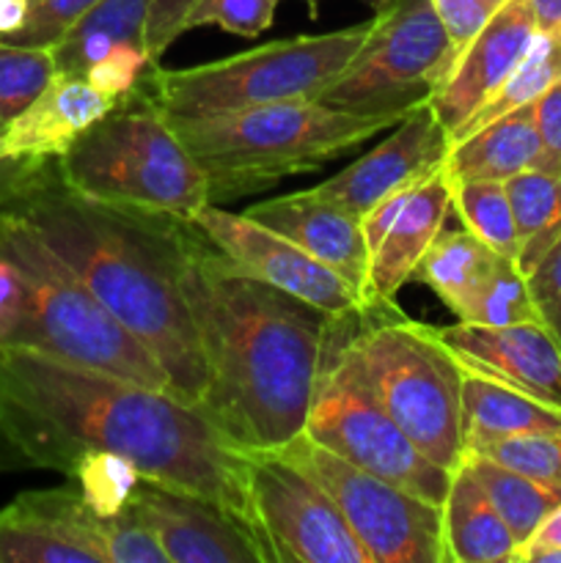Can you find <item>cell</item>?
I'll use <instances>...</instances> for the list:
<instances>
[{
    "label": "cell",
    "mask_w": 561,
    "mask_h": 563,
    "mask_svg": "<svg viewBox=\"0 0 561 563\" xmlns=\"http://www.w3.org/2000/svg\"><path fill=\"white\" fill-rule=\"evenodd\" d=\"M248 498L264 563H372L333 498L278 451L251 454Z\"/></svg>",
    "instance_id": "12"
},
{
    "label": "cell",
    "mask_w": 561,
    "mask_h": 563,
    "mask_svg": "<svg viewBox=\"0 0 561 563\" xmlns=\"http://www.w3.org/2000/svg\"><path fill=\"white\" fill-rule=\"evenodd\" d=\"M0 434L25 465L64 476L91 451L127 456L141 482L212 500L253 533L251 454L174 394L25 346H0Z\"/></svg>",
    "instance_id": "1"
},
{
    "label": "cell",
    "mask_w": 561,
    "mask_h": 563,
    "mask_svg": "<svg viewBox=\"0 0 561 563\" xmlns=\"http://www.w3.org/2000/svg\"><path fill=\"white\" fill-rule=\"evenodd\" d=\"M534 124L542 143L537 170L561 174V80L534 102Z\"/></svg>",
    "instance_id": "42"
},
{
    "label": "cell",
    "mask_w": 561,
    "mask_h": 563,
    "mask_svg": "<svg viewBox=\"0 0 561 563\" xmlns=\"http://www.w3.org/2000/svg\"><path fill=\"white\" fill-rule=\"evenodd\" d=\"M561 412L462 368V454L522 432H556Z\"/></svg>",
    "instance_id": "24"
},
{
    "label": "cell",
    "mask_w": 561,
    "mask_h": 563,
    "mask_svg": "<svg viewBox=\"0 0 561 563\" xmlns=\"http://www.w3.org/2000/svg\"><path fill=\"white\" fill-rule=\"evenodd\" d=\"M58 75L55 53L47 44H16L0 38V119L9 124L50 80Z\"/></svg>",
    "instance_id": "31"
},
{
    "label": "cell",
    "mask_w": 561,
    "mask_h": 563,
    "mask_svg": "<svg viewBox=\"0 0 561 563\" xmlns=\"http://www.w3.org/2000/svg\"><path fill=\"white\" fill-rule=\"evenodd\" d=\"M99 544L108 563H170L152 528L130 506L99 520Z\"/></svg>",
    "instance_id": "35"
},
{
    "label": "cell",
    "mask_w": 561,
    "mask_h": 563,
    "mask_svg": "<svg viewBox=\"0 0 561 563\" xmlns=\"http://www.w3.org/2000/svg\"><path fill=\"white\" fill-rule=\"evenodd\" d=\"M306 3H308V9H311V16H317V3H319V0H306ZM363 3H366L372 11H383V9H388V5L394 3V0H363Z\"/></svg>",
    "instance_id": "50"
},
{
    "label": "cell",
    "mask_w": 561,
    "mask_h": 563,
    "mask_svg": "<svg viewBox=\"0 0 561 563\" xmlns=\"http://www.w3.org/2000/svg\"><path fill=\"white\" fill-rule=\"evenodd\" d=\"M179 280L207 368L198 410L245 454L284 449L306 429L339 317L248 275L193 223Z\"/></svg>",
    "instance_id": "2"
},
{
    "label": "cell",
    "mask_w": 561,
    "mask_h": 563,
    "mask_svg": "<svg viewBox=\"0 0 561 563\" xmlns=\"http://www.w3.org/2000/svg\"><path fill=\"white\" fill-rule=\"evenodd\" d=\"M0 256L16 264L25 286L20 319L0 346H25L174 394L157 361L121 328L14 203L0 209Z\"/></svg>",
    "instance_id": "5"
},
{
    "label": "cell",
    "mask_w": 561,
    "mask_h": 563,
    "mask_svg": "<svg viewBox=\"0 0 561 563\" xmlns=\"http://www.w3.org/2000/svg\"><path fill=\"white\" fill-rule=\"evenodd\" d=\"M451 212L454 207H451L449 179L438 168L410 192L391 229L380 240L377 251L369 256L363 295L372 306H388L410 284L424 253L432 247L435 236L446 229Z\"/></svg>",
    "instance_id": "21"
},
{
    "label": "cell",
    "mask_w": 561,
    "mask_h": 563,
    "mask_svg": "<svg viewBox=\"0 0 561 563\" xmlns=\"http://www.w3.org/2000/svg\"><path fill=\"white\" fill-rule=\"evenodd\" d=\"M561 80V22L556 25L539 27L537 36H534L531 47H528L526 58L515 66L509 77H506L504 86L490 97V102H484L454 135L449 137L451 143L462 141L465 135L476 132L479 126L493 124L501 115L512 113L517 108H526L534 104L544 91L556 86Z\"/></svg>",
    "instance_id": "28"
},
{
    "label": "cell",
    "mask_w": 561,
    "mask_h": 563,
    "mask_svg": "<svg viewBox=\"0 0 561 563\" xmlns=\"http://www.w3.org/2000/svg\"><path fill=\"white\" fill-rule=\"evenodd\" d=\"M509 0H432L440 22L451 38V47L460 55L471 38L498 14Z\"/></svg>",
    "instance_id": "39"
},
{
    "label": "cell",
    "mask_w": 561,
    "mask_h": 563,
    "mask_svg": "<svg viewBox=\"0 0 561 563\" xmlns=\"http://www.w3.org/2000/svg\"><path fill=\"white\" fill-rule=\"evenodd\" d=\"M14 465H25V462L20 460V454H16V451L6 443L3 434H0V471H3V467H14Z\"/></svg>",
    "instance_id": "49"
},
{
    "label": "cell",
    "mask_w": 561,
    "mask_h": 563,
    "mask_svg": "<svg viewBox=\"0 0 561 563\" xmlns=\"http://www.w3.org/2000/svg\"><path fill=\"white\" fill-rule=\"evenodd\" d=\"M170 124L201 165L209 201L220 203L267 190L289 176L311 174L366 146L396 121L330 108L319 99H297L170 119Z\"/></svg>",
    "instance_id": "4"
},
{
    "label": "cell",
    "mask_w": 561,
    "mask_h": 563,
    "mask_svg": "<svg viewBox=\"0 0 561 563\" xmlns=\"http://www.w3.org/2000/svg\"><path fill=\"white\" fill-rule=\"evenodd\" d=\"M302 434L361 471L385 478L429 504L440 506L449 493L451 471L435 465L374 401L336 346V330Z\"/></svg>",
    "instance_id": "10"
},
{
    "label": "cell",
    "mask_w": 561,
    "mask_h": 563,
    "mask_svg": "<svg viewBox=\"0 0 561 563\" xmlns=\"http://www.w3.org/2000/svg\"><path fill=\"white\" fill-rule=\"evenodd\" d=\"M446 152H449V135L435 115L432 104H418L396 121L394 132L380 146L311 190L363 218L385 196L427 179L443 165Z\"/></svg>",
    "instance_id": "15"
},
{
    "label": "cell",
    "mask_w": 561,
    "mask_h": 563,
    "mask_svg": "<svg viewBox=\"0 0 561 563\" xmlns=\"http://www.w3.org/2000/svg\"><path fill=\"white\" fill-rule=\"evenodd\" d=\"M154 66V60L148 58L146 49L141 44H113L110 53L105 58H99L97 64L88 66L86 77L94 88H99L108 97H121L130 88L138 86L143 75Z\"/></svg>",
    "instance_id": "38"
},
{
    "label": "cell",
    "mask_w": 561,
    "mask_h": 563,
    "mask_svg": "<svg viewBox=\"0 0 561 563\" xmlns=\"http://www.w3.org/2000/svg\"><path fill=\"white\" fill-rule=\"evenodd\" d=\"M468 454L487 456V460L522 473V476L534 478L542 487L561 495V429L512 434V438L493 440V443L482 445L479 451H468Z\"/></svg>",
    "instance_id": "34"
},
{
    "label": "cell",
    "mask_w": 561,
    "mask_h": 563,
    "mask_svg": "<svg viewBox=\"0 0 561 563\" xmlns=\"http://www.w3.org/2000/svg\"><path fill=\"white\" fill-rule=\"evenodd\" d=\"M336 346L380 407L435 462L454 473L462 462V368L429 324L413 322L394 302L358 313Z\"/></svg>",
    "instance_id": "7"
},
{
    "label": "cell",
    "mask_w": 561,
    "mask_h": 563,
    "mask_svg": "<svg viewBox=\"0 0 561 563\" xmlns=\"http://www.w3.org/2000/svg\"><path fill=\"white\" fill-rule=\"evenodd\" d=\"M119 97H108L86 77L58 75L50 86L3 126L0 159L58 163L102 115L110 113Z\"/></svg>",
    "instance_id": "19"
},
{
    "label": "cell",
    "mask_w": 561,
    "mask_h": 563,
    "mask_svg": "<svg viewBox=\"0 0 561 563\" xmlns=\"http://www.w3.org/2000/svg\"><path fill=\"white\" fill-rule=\"evenodd\" d=\"M99 520L77 487L16 495L0 509V563H108Z\"/></svg>",
    "instance_id": "17"
},
{
    "label": "cell",
    "mask_w": 561,
    "mask_h": 563,
    "mask_svg": "<svg viewBox=\"0 0 561 563\" xmlns=\"http://www.w3.org/2000/svg\"><path fill=\"white\" fill-rule=\"evenodd\" d=\"M454 60L432 0H394L388 9L374 11L355 58L324 88L319 102L399 121L418 104L432 102Z\"/></svg>",
    "instance_id": "9"
},
{
    "label": "cell",
    "mask_w": 561,
    "mask_h": 563,
    "mask_svg": "<svg viewBox=\"0 0 561 563\" xmlns=\"http://www.w3.org/2000/svg\"><path fill=\"white\" fill-rule=\"evenodd\" d=\"M190 223L248 275L330 317H355L372 308L361 289L341 278L336 269L314 258L278 231L248 218L245 212H226L218 203L209 201L193 214Z\"/></svg>",
    "instance_id": "13"
},
{
    "label": "cell",
    "mask_w": 561,
    "mask_h": 563,
    "mask_svg": "<svg viewBox=\"0 0 561 563\" xmlns=\"http://www.w3.org/2000/svg\"><path fill=\"white\" fill-rule=\"evenodd\" d=\"M451 207L460 214L462 229L476 234L484 245L517 262L520 236L504 181H449Z\"/></svg>",
    "instance_id": "30"
},
{
    "label": "cell",
    "mask_w": 561,
    "mask_h": 563,
    "mask_svg": "<svg viewBox=\"0 0 561 563\" xmlns=\"http://www.w3.org/2000/svg\"><path fill=\"white\" fill-rule=\"evenodd\" d=\"M148 5L152 0H99L58 44H53L58 71L82 77L88 66L110 53L113 44L143 47Z\"/></svg>",
    "instance_id": "26"
},
{
    "label": "cell",
    "mask_w": 561,
    "mask_h": 563,
    "mask_svg": "<svg viewBox=\"0 0 561 563\" xmlns=\"http://www.w3.org/2000/svg\"><path fill=\"white\" fill-rule=\"evenodd\" d=\"M339 506L372 563H446L443 509L297 434L278 449Z\"/></svg>",
    "instance_id": "11"
},
{
    "label": "cell",
    "mask_w": 561,
    "mask_h": 563,
    "mask_svg": "<svg viewBox=\"0 0 561 563\" xmlns=\"http://www.w3.org/2000/svg\"><path fill=\"white\" fill-rule=\"evenodd\" d=\"M3 119H0V135H3ZM58 176L55 163H31V159H0V209L16 203L33 192L36 187L47 185Z\"/></svg>",
    "instance_id": "43"
},
{
    "label": "cell",
    "mask_w": 561,
    "mask_h": 563,
    "mask_svg": "<svg viewBox=\"0 0 561 563\" xmlns=\"http://www.w3.org/2000/svg\"><path fill=\"white\" fill-rule=\"evenodd\" d=\"M280 0H201L187 20L190 27L215 25L242 38H256L273 25Z\"/></svg>",
    "instance_id": "36"
},
{
    "label": "cell",
    "mask_w": 561,
    "mask_h": 563,
    "mask_svg": "<svg viewBox=\"0 0 561 563\" xmlns=\"http://www.w3.org/2000/svg\"><path fill=\"white\" fill-rule=\"evenodd\" d=\"M534 548H561V504L556 506L542 522H539L537 531L528 537V542H522L520 548H517V553H520V550H534Z\"/></svg>",
    "instance_id": "45"
},
{
    "label": "cell",
    "mask_w": 561,
    "mask_h": 563,
    "mask_svg": "<svg viewBox=\"0 0 561 563\" xmlns=\"http://www.w3.org/2000/svg\"><path fill=\"white\" fill-rule=\"evenodd\" d=\"M504 187L520 236L517 264L528 275L561 242V174L528 168Z\"/></svg>",
    "instance_id": "27"
},
{
    "label": "cell",
    "mask_w": 561,
    "mask_h": 563,
    "mask_svg": "<svg viewBox=\"0 0 561 563\" xmlns=\"http://www.w3.org/2000/svg\"><path fill=\"white\" fill-rule=\"evenodd\" d=\"M58 181L80 196L141 212L190 220L209 203V185L146 80L121 93L55 163Z\"/></svg>",
    "instance_id": "6"
},
{
    "label": "cell",
    "mask_w": 561,
    "mask_h": 563,
    "mask_svg": "<svg viewBox=\"0 0 561 563\" xmlns=\"http://www.w3.org/2000/svg\"><path fill=\"white\" fill-rule=\"evenodd\" d=\"M14 207L157 361L176 399L201 407L207 368L179 280L190 220L97 201L58 176Z\"/></svg>",
    "instance_id": "3"
},
{
    "label": "cell",
    "mask_w": 561,
    "mask_h": 563,
    "mask_svg": "<svg viewBox=\"0 0 561 563\" xmlns=\"http://www.w3.org/2000/svg\"><path fill=\"white\" fill-rule=\"evenodd\" d=\"M515 563H561V548H534L520 550Z\"/></svg>",
    "instance_id": "47"
},
{
    "label": "cell",
    "mask_w": 561,
    "mask_h": 563,
    "mask_svg": "<svg viewBox=\"0 0 561 563\" xmlns=\"http://www.w3.org/2000/svg\"><path fill=\"white\" fill-rule=\"evenodd\" d=\"M248 218L278 231L322 264L350 280L355 289L366 286L369 247L363 240L361 218L314 190L286 192L245 209ZM366 297V295H363ZM369 302V300H366Z\"/></svg>",
    "instance_id": "20"
},
{
    "label": "cell",
    "mask_w": 561,
    "mask_h": 563,
    "mask_svg": "<svg viewBox=\"0 0 561 563\" xmlns=\"http://www.w3.org/2000/svg\"><path fill=\"white\" fill-rule=\"evenodd\" d=\"M460 465L468 467L471 476L482 484L490 504L495 506L501 520L506 522V528L515 537L517 548L522 542H528V537L537 531L539 522L561 504L559 493H553V489L542 487L534 478L509 471V467L498 465V462L487 460L482 454H462Z\"/></svg>",
    "instance_id": "29"
},
{
    "label": "cell",
    "mask_w": 561,
    "mask_h": 563,
    "mask_svg": "<svg viewBox=\"0 0 561 563\" xmlns=\"http://www.w3.org/2000/svg\"><path fill=\"white\" fill-rule=\"evenodd\" d=\"M22 300H25V286H22L20 269L14 262L0 256V344H6L20 319Z\"/></svg>",
    "instance_id": "44"
},
{
    "label": "cell",
    "mask_w": 561,
    "mask_h": 563,
    "mask_svg": "<svg viewBox=\"0 0 561 563\" xmlns=\"http://www.w3.org/2000/svg\"><path fill=\"white\" fill-rule=\"evenodd\" d=\"M498 258L501 253L468 229H443L424 253L413 280L429 286L457 322H468Z\"/></svg>",
    "instance_id": "25"
},
{
    "label": "cell",
    "mask_w": 561,
    "mask_h": 563,
    "mask_svg": "<svg viewBox=\"0 0 561 563\" xmlns=\"http://www.w3.org/2000/svg\"><path fill=\"white\" fill-rule=\"evenodd\" d=\"M440 509H443L446 563L515 561V537L468 467L460 465L451 473L449 493Z\"/></svg>",
    "instance_id": "23"
},
{
    "label": "cell",
    "mask_w": 561,
    "mask_h": 563,
    "mask_svg": "<svg viewBox=\"0 0 561 563\" xmlns=\"http://www.w3.org/2000/svg\"><path fill=\"white\" fill-rule=\"evenodd\" d=\"M542 143L534 124V104L479 126L446 152L443 176L449 181H506L520 170L537 168Z\"/></svg>",
    "instance_id": "22"
},
{
    "label": "cell",
    "mask_w": 561,
    "mask_h": 563,
    "mask_svg": "<svg viewBox=\"0 0 561 563\" xmlns=\"http://www.w3.org/2000/svg\"><path fill=\"white\" fill-rule=\"evenodd\" d=\"M31 0H0V38H9L25 25Z\"/></svg>",
    "instance_id": "46"
},
{
    "label": "cell",
    "mask_w": 561,
    "mask_h": 563,
    "mask_svg": "<svg viewBox=\"0 0 561 563\" xmlns=\"http://www.w3.org/2000/svg\"><path fill=\"white\" fill-rule=\"evenodd\" d=\"M69 478L99 517L121 515L141 484L138 467L127 456L108 454V451H91L80 456Z\"/></svg>",
    "instance_id": "32"
},
{
    "label": "cell",
    "mask_w": 561,
    "mask_h": 563,
    "mask_svg": "<svg viewBox=\"0 0 561 563\" xmlns=\"http://www.w3.org/2000/svg\"><path fill=\"white\" fill-rule=\"evenodd\" d=\"M528 286L537 302L539 322L561 350V242L528 273Z\"/></svg>",
    "instance_id": "41"
},
{
    "label": "cell",
    "mask_w": 561,
    "mask_h": 563,
    "mask_svg": "<svg viewBox=\"0 0 561 563\" xmlns=\"http://www.w3.org/2000/svg\"><path fill=\"white\" fill-rule=\"evenodd\" d=\"M130 509L152 528L170 563H264L253 533L212 500L141 482Z\"/></svg>",
    "instance_id": "16"
},
{
    "label": "cell",
    "mask_w": 561,
    "mask_h": 563,
    "mask_svg": "<svg viewBox=\"0 0 561 563\" xmlns=\"http://www.w3.org/2000/svg\"><path fill=\"white\" fill-rule=\"evenodd\" d=\"M531 5L537 11L539 27L561 22V0H531Z\"/></svg>",
    "instance_id": "48"
},
{
    "label": "cell",
    "mask_w": 561,
    "mask_h": 563,
    "mask_svg": "<svg viewBox=\"0 0 561 563\" xmlns=\"http://www.w3.org/2000/svg\"><path fill=\"white\" fill-rule=\"evenodd\" d=\"M369 27L372 20L341 31L280 38L185 69H163L154 64L143 80L170 119L319 99L355 58Z\"/></svg>",
    "instance_id": "8"
},
{
    "label": "cell",
    "mask_w": 561,
    "mask_h": 563,
    "mask_svg": "<svg viewBox=\"0 0 561 563\" xmlns=\"http://www.w3.org/2000/svg\"><path fill=\"white\" fill-rule=\"evenodd\" d=\"M526 322H539V311L537 302H534L531 286H528V275L522 273L515 258L501 256L493 275L484 284L482 295H479L476 306H473L468 324L504 328V324Z\"/></svg>",
    "instance_id": "33"
},
{
    "label": "cell",
    "mask_w": 561,
    "mask_h": 563,
    "mask_svg": "<svg viewBox=\"0 0 561 563\" xmlns=\"http://www.w3.org/2000/svg\"><path fill=\"white\" fill-rule=\"evenodd\" d=\"M460 368L531 396L561 412V350L542 322L526 324H429Z\"/></svg>",
    "instance_id": "14"
},
{
    "label": "cell",
    "mask_w": 561,
    "mask_h": 563,
    "mask_svg": "<svg viewBox=\"0 0 561 563\" xmlns=\"http://www.w3.org/2000/svg\"><path fill=\"white\" fill-rule=\"evenodd\" d=\"M198 3L201 0H152L143 27V49L154 64H160L165 49L187 31V20Z\"/></svg>",
    "instance_id": "40"
},
{
    "label": "cell",
    "mask_w": 561,
    "mask_h": 563,
    "mask_svg": "<svg viewBox=\"0 0 561 563\" xmlns=\"http://www.w3.org/2000/svg\"><path fill=\"white\" fill-rule=\"evenodd\" d=\"M99 0H31L28 20L6 42L16 44H58Z\"/></svg>",
    "instance_id": "37"
},
{
    "label": "cell",
    "mask_w": 561,
    "mask_h": 563,
    "mask_svg": "<svg viewBox=\"0 0 561 563\" xmlns=\"http://www.w3.org/2000/svg\"><path fill=\"white\" fill-rule=\"evenodd\" d=\"M539 31L531 0H509L465 49L457 55L449 77L432 97V110L446 135H454L526 58Z\"/></svg>",
    "instance_id": "18"
}]
</instances>
